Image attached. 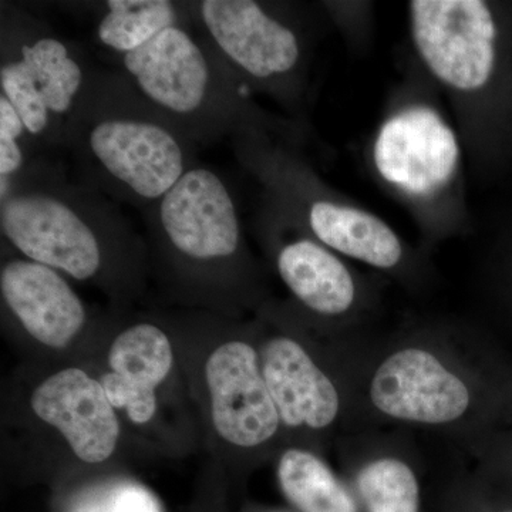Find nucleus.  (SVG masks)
<instances>
[{"mask_svg":"<svg viewBox=\"0 0 512 512\" xmlns=\"http://www.w3.org/2000/svg\"><path fill=\"white\" fill-rule=\"evenodd\" d=\"M414 43L441 82L458 90L481 89L494 69L495 23L480 0H414Z\"/></svg>","mask_w":512,"mask_h":512,"instance_id":"6e6552de","label":"nucleus"},{"mask_svg":"<svg viewBox=\"0 0 512 512\" xmlns=\"http://www.w3.org/2000/svg\"><path fill=\"white\" fill-rule=\"evenodd\" d=\"M0 296L6 315L42 348H72L89 329V309L69 278L12 251L0 266Z\"/></svg>","mask_w":512,"mask_h":512,"instance_id":"9b49d317","label":"nucleus"},{"mask_svg":"<svg viewBox=\"0 0 512 512\" xmlns=\"http://www.w3.org/2000/svg\"><path fill=\"white\" fill-rule=\"evenodd\" d=\"M106 366L97 377L120 419L136 429H151L163 409V392L177 373L167 330L154 320L127 323L111 339Z\"/></svg>","mask_w":512,"mask_h":512,"instance_id":"1a4fd4ad","label":"nucleus"},{"mask_svg":"<svg viewBox=\"0 0 512 512\" xmlns=\"http://www.w3.org/2000/svg\"><path fill=\"white\" fill-rule=\"evenodd\" d=\"M356 484L366 512H420L419 481L412 468L397 458L367 464Z\"/></svg>","mask_w":512,"mask_h":512,"instance_id":"6ab92c4d","label":"nucleus"},{"mask_svg":"<svg viewBox=\"0 0 512 512\" xmlns=\"http://www.w3.org/2000/svg\"><path fill=\"white\" fill-rule=\"evenodd\" d=\"M194 25L173 26L146 46L109 57L114 70L198 147L255 130L245 86Z\"/></svg>","mask_w":512,"mask_h":512,"instance_id":"20e7f679","label":"nucleus"},{"mask_svg":"<svg viewBox=\"0 0 512 512\" xmlns=\"http://www.w3.org/2000/svg\"><path fill=\"white\" fill-rule=\"evenodd\" d=\"M198 148L117 70L93 67L63 153L72 160L74 180L143 211L198 163Z\"/></svg>","mask_w":512,"mask_h":512,"instance_id":"f03ea898","label":"nucleus"},{"mask_svg":"<svg viewBox=\"0 0 512 512\" xmlns=\"http://www.w3.org/2000/svg\"><path fill=\"white\" fill-rule=\"evenodd\" d=\"M30 410L55 430L73 456L87 466H101L117 453L121 419L99 377L77 366L63 367L36 384Z\"/></svg>","mask_w":512,"mask_h":512,"instance_id":"9d476101","label":"nucleus"},{"mask_svg":"<svg viewBox=\"0 0 512 512\" xmlns=\"http://www.w3.org/2000/svg\"><path fill=\"white\" fill-rule=\"evenodd\" d=\"M192 25L239 83H269L295 72L302 45L291 26L254 0L188 2Z\"/></svg>","mask_w":512,"mask_h":512,"instance_id":"423d86ee","label":"nucleus"},{"mask_svg":"<svg viewBox=\"0 0 512 512\" xmlns=\"http://www.w3.org/2000/svg\"><path fill=\"white\" fill-rule=\"evenodd\" d=\"M306 222L320 244L377 268H392L403 249L392 229L375 215L326 200H313Z\"/></svg>","mask_w":512,"mask_h":512,"instance_id":"dca6fc26","label":"nucleus"},{"mask_svg":"<svg viewBox=\"0 0 512 512\" xmlns=\"http://www.w3.org/2000/svg\"><path fill=\"white\" fill-rule=\"evenodd\" d=\"M259 359L282 426L322 430L336 420L338 390L298 340L289 336L266 340Z\"/></svg>","mask_w":512,"mask_h":512,"instance_id":"4468645a","label":"nucleus"},{"mask_svg":"<svg viewBox=\"0 0 512 512\" xmlns=\"http://www.w3.org/2000/svg\"><path fill=\"white\" fill-rule=\"evenodd\" d=\"M279 488L299 512H359L353 495L318 456L289 448L276 466Z\"/></svg>","mask_w":512,"mask_h":512,"instance_id":"a211bd4d","label":"nucleus"},{"mask_svg":"<svg viewBox=\"0 0 512 512\" xmlns=\"http://www.w3.org/2000/svg\"><path fill=\"white\" fill-rule=\"evenodd\" d=\"M70 512H161L154 495L141 485L111 484L82 498Z\"/></svg>","mask_w":512,"mask_h":512,"instance_id":"412c9836","label":"nucleus"},{"mask_svg":"<svg viewBox=\"0 0 512 512\" xmlns=\"http://www.w3.org/2000/svg\"><path fill=\"white\" fill-rule=\"evenodd\" d=\"M205 410L212 433L235 450L269 443L282 421L262 375L259 350L248 340L221 338L202 366Z\"/></svg>","mask_w":512,"mask_h":512,"instance_id":"0eeeda50","label":"nucleus"},{"mask_svg":"<svg viewBox=\"0 0 512 512\" xmlns=\"http://www.w3.org/2000/svg\"><path fill=\"white\" fill-rule=\"evenodd\" d=\"M503 512H512V510H507V511H503Z\"/></svg>","mask_w":512,"mask_h":512,"instance_id":"4be33fe9","label":"nucleus"},{"mask_svg":"<svg viewBox=\"0 0 512 512\" xmlns=\"http://www.w3.org/2000/svg\"><path fill=\"white\" fill-rule=\"evenodd\" d=\"M458 157L453 130L427 107H412L387 120L375 144L377 171L412 195H429L446 185Z\"/></svg>","mask_w":512,"mask_h":512,"instance_id":"f8f14e48","label":"nucleus"},{"mask_svg":"<svg viewBox=\"0 0 512 512\" xmlns=\"http://www.w3.org/2000/svg\"><path fill=\"white\" fill-rule=\"evenodd\" d=\"M0 232L13 254L96 285L117 301L143 291L146 239L120 204L74 180L46 154L0 181Z\"/></svg>","mask_w":512,"mask_h":512,"instance_id":"f257e3e1","label":"nucleus"},{"mask_svg":"<svg viewBox=\"0 0 512 512\" xmlns=\"http://www.w3.org/2000/svg\"><path fill=\"white\" fill-rule=\"evenodd\" d=\"M141 212L148 259L171 291L224 311L244 255L234 195L217 171L197 163Z\"/></svg>","mask_w":512,"mask_h":512,"instance_id":"7ed1b4c3","label":"nucleus"},{"mask_svg":"<svg viewBox=\"0 0 512 512\" xmlns=\"http://www.w3.org/2000/svg\"><path fill=\"white\" fill-rule=\"evenodd\" d=\"M93 66L76 43L19 6L0 8V94L28 128L37 153L63 151L67 126Z\"/></svg>","mask_w":512,"mask_h":512,"instance_id":"39448f33","label":"nucleus"},{"mask_svg":"<svg viewBox=\"0 0 512 512\" xmlns=\"http://www.w3.org/2000/svg\"><path fill=\"white\" fill-rule=\"evenodd\" d=\"M276 268L292 295L319 315H342L355 301V282L346 266L313 239L298 238L282 245Z\"/></svg>","mask_w":512,"mask_h":512,"instance_id":"2eb2a0df","label":"nucleus"},{"mask_svg":"<svg viewBox=\"0 0 512 512\" xmlns=\"http://www.w3.org/2000/svg\"><path fill=\"white\" fill-rule=\"evenodd\" d=\"M40 156L15 107L0 94V181L18 175L33 157Z\"/></svg>","mask_w":512,"mask_h":512,"instance_id":"aec40b11","label":"nucleus"},{"mask_svg":"<svg viewBox=\"0 0 512 512\" xmlns=\"http://www.w3.org/2000/svg\"><path fill=\"white\" fill-rule=\"evenodd\" d=\"M101 9L94 32L110 57L136 52L165 29L192 23L188 2L107 0Z\"/></svg>","mask_w":512,"mask_h":512,"instance_id":"f3484780","label":"nucleus"},{"mask_svg":"<svg viewBox=\"0 0 512 512\" xmlns=\"http://www.w3.org/2000/svg\"><path fill=\"white\" fill-rule=\"evenodd\" d=\"M377 410L393 419L421 424H446L470 407L466 383L433 353L419 348L387 357L370 384Z\"/></svg>","mask_w":512,"mask_h":512,"instance_id":"ddd939ff","label":"nucleus"}]
</instances>
